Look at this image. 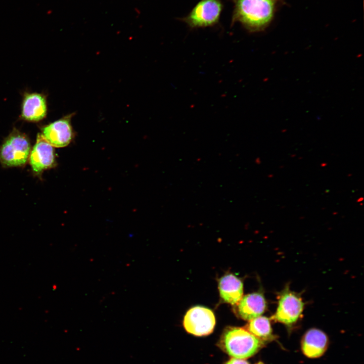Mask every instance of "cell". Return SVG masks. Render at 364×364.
<instances>
[{
    "label": "cell",
    "instance_id": "1",
    "mask_svg": "<svg viewBox=\"0 0 364 364\" xmlns=\"http://www.w3.org/2000/svg\"><path fill=\"white\" fill-rule=\"evenodd\" d=\"M280 0H233L232 24L239 22L251 32L264 29L272 20Z\"/></svg>",
    "mask_w": 364,
    "mask_h": 364
},
{
    "label": "cell",
    "instance_id": "2",
    "mask_svg": "<svg viewBox=\"0 0 364 364\" xmlns=\"http://www.w3.org/2000/svg\"><path fill=\"white\" fill-rule=\"evenodd\" d=\"M264 343L245 328H227L222 334L219 345L230 356L246 359L256 354Z\"/></svg>",
    "mask_w": 364,
    "mask_h": 364
},
{
    "label": "cell",
    "instance_id": "3",
    "mask_svg": "<svg viewBox=\"0 0 364 364\" xmlns=\"http://www.w3.org/2000/svg\"><path fill=\"white\" fill-rule=\"evenodd\" d=\"M31 150L27 136L14 129L0 148V162L5 167H20L25 165Z\"/></svg>",
    "mask_w": 364,
    "mask_h": 364
},
{
    "label": "cell",
    "instance_id": "4",
    "mask_svg": "<svg viewBox=\"0 0 364 364\" xmlns=\"http://www.w3.org/2000/svg\"><path fill=\"white\" fill-rule=\"evenodd\" d=\"M222 9L221 0H201L181 20L191 28L213 26L218 23Z\"/></svg>",
    "mask_w": 364,
    "mask_h": 364
},
{
    "label": "cell",
    "instance_id": "5",
    "mask_svg": "<svg viewBox=\"0 0 364 364\" xmlns=\"http://www.w3.org/2000/svg\"><path fill=\"white\" fill-rule=\"evenodd\" d=\"M304 303L299 294L286 286L278 296V305L272 319L287 325L295 323L301 316Z\"/></svg>",
    "mask_w": 364,
    "mask_h": 364
},
{
    "label": "cell",
    "instance_id": "6",
    "mask_svg": "<svg viewBox=\"0 0 364 364\" xmlns=\"http://www.w3.org/2000/svg\"><path fill=\"white\" fill-rule=\"evenodd\" d=\"M183 325L187 332L196 336H206L211 333L215 325L213 311L206 307L196 306L186 313Z\"/></svg>",
    "mask_w": 364,
    "mask_h": 364
},
{
    "label": "cell",
    "instance_id": "7",
    "mask_svg": "<svg viewBox=\"0 0 364 364\" xmlns=\"http://www.w3.org/2000/svg\"><path fill=\"white\" fill-rule=\"evenodd\" d=\"M28 159L33 172L37 175L56 165L54 147L45 140L41 133H38Z\"/></svg>",
    "mask_w": 364,
    "mask_h": 364
},
{
    "label": "cell",
    "instance_id": "8",
    "mask_svg": "<svg viewBox=\"0 0 364 364\" xmlns=\"http://www.w3.org/2000/svg\"><path fill=\"white\" fill-rule=\"evenodd\" d=\"M72 115H68L42 128L41 134L53 147H64L72 141L74 133L71 124Z\"/></svg>",
    "mask_w": 364,
    "mask_h": 364
},
{
    "label": "cell",
    "instance_id": "9",
    "mask_svg": "<svg viewBox=\"0 0 364 364\" xmlns=\"http://www.w3.org/2000/svg\"><path fill=\"white\" fill-rule=\"evenodd\" d=\"M237 305V313L246 321L260 316L266 309V301L261 292H254L242 297Z\"/></svg>",
    "mask_w": 364,
    "mask_h": 364
},
{
    "label": "cell",
    "instance_id": "10",
    "mask_svg": "<svg viewBox=\"0 0 364 364\" xmlns=\"http://www.w3.org/2000/svg\"><path fill=\"white\" fill-rule=\"evenodd\" d=\"M47 107L45 97L40 94H26L23 101L21 118L30 122H37L47 114Z\"/></svg>",
    "mask_w": 364,
    "mask_h": 364
},
{
    "label": "cell",
    "instance_id": "11",
    "mask_svg": "<svg viewBox=\"0 0 364 364\" xmlns=\"http://www.w3.org/2000/svg\"><path fill=\"white\" fill-rule=\"evenodd\" d=\"M328 344L327 335L322 331L312 328L304 335L301 348L305 355L310 358L321 356L326 351Z\"/></svg>",
    "mask_w": 364,
    "mask_h": 364
},
{
    "label": "cell",
    "instance_id": "12",
    "mask_svg": "<svg viewBox=\"0 0 364 364\" xmlns=\"http://www.w3.org/2000/svg\"><path fill=\"white\" fill-rule=\"evenodd\" d=\"M218 290L220 296L224 302L236 305L243 297V284L235 275L227 274L219 279Z\"/></svg>",
    "mask_w": 364,
    "mask_h": 364
},
{
    "label": "cell",
    "instance_id": "13",
    "mask_svg": "<svg viewBox=\"0 0 364 364\" xmlns=\"http://www.w3.org/2000/svg\"><path fill=\"white\" fill-rule=\"evenodd\" d=\"M244 328L262 341L274 338L270 320L264 316L260 315L249 321Z\"/></svg>",
    "mask_w": 364,
    "mask_h": 364
},
{
    "label": "cell",
    "instance_id": "14",
    "mask_svg": "<svg viewBox=\"0 0 364 364\" xmlns=\"http://www.w3.org/2000/svg\"><path fill=\"white\" fill-rule=\"evenodd\" d=\"M225 364H249V363L244 359L233 357Z\"/></svg>",
    "mask_w": 364,
    "mask_h": 364
},
{
    "label": "cell",
    "instance_id": "15",
    "mask_svg": "<svg viewBox=\"0 0 364 364\" xmlns=\"http://www.w3.org/2000/svg\"><path fill=\"white\" fill-rule=\"evenodd\" d=\"M256 364H264V363H263V362H258V363H256Z\"/></svg>",
    "mask_w": 364,
    "mask_h": 364
}]
</instances>
